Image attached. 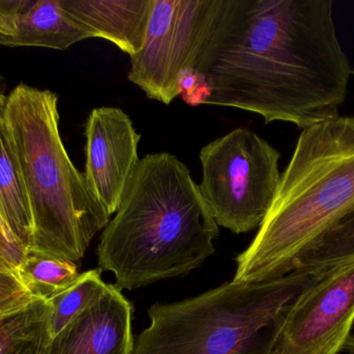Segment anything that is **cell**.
<instances>
[{
  "mask_svg": "<svg viewBox=\"0 0 354 354\" xmlns=\"http://www.w3.org/2000/svg\"><path fill=\"white\" fill-rule=\"evenodd\" d=\"M35 299L17 272H0V316L22 309Z\"/></svg>",
  "mask_w": 354,
  "mask_h": 354,
  "instance_id": "18",
  "label": "cell"
},
{
  "mask_svg": "<svg viewBox=\"0 0 354 354\" xmlns=\"http://www.w3.org/2000/svg\"><path fill=\"white\" fill-rule=\"evenodd\" d=\"M24 0H0V45L14 47L17 16Z\"/></svg>",
  "mask_w": 354,
  "mask_h": 354,
  "instance_id": "20",
  "label": "cell"
},
{
  "mask_svg": "<svg viewBox=\"0 0 354 354\" xmlns=\"http://www.w3.org/2000/svg\"><path fill=\"white\" fill-rule=\"evenodd\" d=\"M64 10L91 37H103L130 57L147 39L153 0H62Z\"/></svg>",
  "mask_w": 354,
  "mask_h": 354,
  "instance_id": "11",
  "label": "cell"
},
{
  "mask_svg": "<svg viewBox=\"0 0 354 354\" xmlns=\"http://www.w3.org/2000/svg\"><path fill=\"white\" fill-rule=\"evenodd\" d=\"M353 262L354 208L297 260L295 270L328 272Z\"/></svg>",
  "mask_w": 354,
  "mask_h": 354,
  "instance_id": "16",
  "label": "cell"
},
{
  "mask_svg": "<svg viewBox=\"0 0 354 354\" xmlns=\"http://www.w3.org/2000/svg\"><path fill=\"white\" fill-rule=\"evenodd\" d=\"M351 73L332 0H235L197 76L203 104L305 129L339 116Z\"/></svg>",
  "mask_w": 354,
  "mask_h": 354,
  "instance_id": "1",
  "label": "cell"
},
{
  "mask_svg": "<svg viewBox=\"0 0 354 354\" xmlns=\"http://www.w3.org/2000/svg\"><path fill=\"white\" fill-rule=\"evenodd\" d=\"M17 274L33 299L46 303L68 290L80 278L73 262L32 249L27 251Z\"/></svg>",
  "mask_w": 354,
  "mask_h": 354,
  "instance_id": "15",
  "label": "cell"
},
{
  "mask_svg": "<svg viewBox=\"0 0 354 354\" xmlns=\"http://www.w3.org/2000/svg\"><path fill=\"white\" fill-rule=\"evenodd\" d=\"M234 0H153L147 39L128 78L147 98L169 105L214 49Z\"/></svg>",
  "mask_w": 354,
  "mask_h": 354,
  "instance_id": "6",
  "label": "cell"
},
{
  "mask_svg": "<svg viewBox=\"0 0 354 354\" xmlns=\"http://www.w3.org/2000/svg\"><path fill=\"white\" fill-rule=\"evenodd\" d=\"M326 272L295 270L268 282L225 283L149 310L133 354H272L289 308Z\"/></svg>",
  "mask_w": 354,
  "mask_h": 354,
  "instance_id": "5",
  "label": "cell"
},
{
  "mask_svg": "<svg viewBox=\"0 0 354 354\" xmlns=\"http://www.w3.org/2000/svg\"><path fill=\"white\" fill-rule=\"evenodd\" d=\"M354 324V262L326 272L287 311L272 354H338Z\"/></svg>",
  "mask_w": 354,
  "mask_h": 354,
  "instance_id": "8",
  "label": "cell"
},
{
  "mask_svg": "<svg viewBox=\"0 0 354 354\" xmlns=\"http://www.w3.org/2000/svg\"><path fill=\"white\" fill-rule=\"evenodd\" d=\"M3 120L30 206L31 249L76 263L110 216L64 148L57 96L19 85L6 97Z\"/></svg>",
  "mask_w": 354,
  "mask_h": 354,
  "instance_id": "4",
  "label": "cell"
},
{
  "mask_svg": "<svg viewBox=\"0 0 354 354\" xmlns=\"http://www.w3.org/2000/svg\"><path fill=\"white\" fill-rule=\"evenodd\" d=\"M26 254L27 249L18 242L0 218V272H17Z\"/></svg>",
  "mask_w": 354,
  "mask_h": 354,
  "instance_id": "19",
  "label": "cell"
},
{
  "mask_svg": "<svg viewBox=\"0 0 354 354\" xmlns=\"http://www.w3.org/2000/svg\"><path fill=\"white\" fill-rule=\"evenodd\" d=\"M107 286L101 278V270H89L81 274L71 288L48 301L51 307L49 318L51 338L59 334L77 316L97 301Z\"/></svg>",
  "mask_w": 354,
  "mask_h": 354,
  "instance_id": "17",
  "label": "cell"
},
{
  "mask_svg": "<svg viewBox=\"0 0 354 354\" xmlns=\"http://www.w3.org/2000/svg\"><path fill=\"white\" fill-rule=\"evenodd\" d=\"M199 158L200 191L216 224L235 234L259 228L280 182V152L237 128L204 145Z\"/></svg>",
  "mask_w": 354,
  "mask_h": 354,
  "instance_id": "7",
  "label": "cell"
},
{
  "mask_svg": "<svg viewBox=\"0 0 354 354\" xmlns=\"http://www.w3.org/2000/svg\"><path fill=\"white\" fill-rule=\"evenodd\" d=\"M91 37L64 10L62 0H24L17 16L14 47L64 50Z\"/></svg>",
  "mask_w": 354,
  "mask_h": 354,
  "instance_id": "12",
  "label": "cell"
},
{
  "mask_svg": "<svg viewBox=\"0 0 354 354\" xmlns=\"http://www.w3.org/2000/svg\"><path fill=\"white\" fill-rule=\"evenodd\" d=\"M6 97L0 87V116H3L4 107H6Z\"/></svg>",
  "mask_w": 354,
  "mask_h": 354,
  "instance_id": "22",
  "label": "cell"
},
{
  "mask_svg": "<svg viewBox=\"0 0 354 354\" xmlns=\"http://www.w3.org/2000/svg\"><path fill=\"white\" fill-rule=\"evenodd\" d=\"M0 218L15 238L29 251L33 226L24 179L10 131L0 116Z\"/></svg>",
  "mask_w": 354,
  "mask_h": 354,
  "instance_id": "13",
  "label": "cell"
},
{
  "mask_svg": "<svg viewBox=\"0 0 354 354\" xmlns=\"http://www.w3.org/2000/svg\"><path fill=\"white\" fill-rule=\"evenodd\" d=\"M344 351H346L349 354H354V335H351V338L347 341Z\"/></svg>",
  "mask_w": 354,
  "mask_h": 354,
  "instance_id": "21",
  "label": "cell"
},
{
  "mask_svg": "<svg viewBox=\"0 0 354 354\" xmlns=\"http://www.w3.org/2000/svg\"><path fill=\"white\" fill-rule=\"evenodd\" d=\"M50 313L49 303L35 299L0 316V354H41L51 338Z\"/></svg>",
  "mask_w": 354,
  "mask_h": 354,
  "instance_id": "14",
  "label": "cell"
},
{
  "mask_svg": "<svg viewBox=\"0 0 354 354\" xmlns=\"http://www.w3.org/2000/svg\"><path fill=\"white\" fill-rule=\"evenodd\" d=\"M132 306L115 285L50 338L41 354H133Z\"/></svg>",
  "mask_w": 354,
  "mask_h": 354,
  "instance_id": "10",
  "label": "cell"
},
{
  "mask_svg": "<svg viewBox=\"0 0 354 354\" xmlns=\"http://www.w3.org/2000/svg\"><path fill=\"white\" fill-rule=\"evenodd\" d=\"M354 208V116L303 129L272 207L237 257L235 282H268L295 272L297 260Z\"/></svg>",
  "mask_w": 354,
  "mask_h": 354,
  "instance_id": "3",
  "label": "cell"
},
{
  "mask_svg": "<svg viewBox=\"0 0 354 354\" xmlns=\"http://www.w3.org/2000/svg\"><path fill=\"white\" fill-rule=\"evenodd\" d=\"M85 137V180L108 215H113L140 161L141 135L124 110L103 106L89 114Z\"/></svg>",
  "mask_w": 354,
  "mask_h": 354,
  "instance_id": "9",
  "label": "cell"
},
{
  "mask_svg": "<svg viewBox=\"0 0 354 354\" xmlns=\"http://www.w3.org/2000/svg\"><path fill=\"white\" fill-rule=\"evenodd\" d=\"M220 229L189 168L172 154L141 158L97 247L101 272L135 290L185 276L214 253Z\"/></svg>",
  "mask_w": 354,
  "mask_h": 354,
  "instance_id": "2",
  "label": "cell"
}]
</instances>
